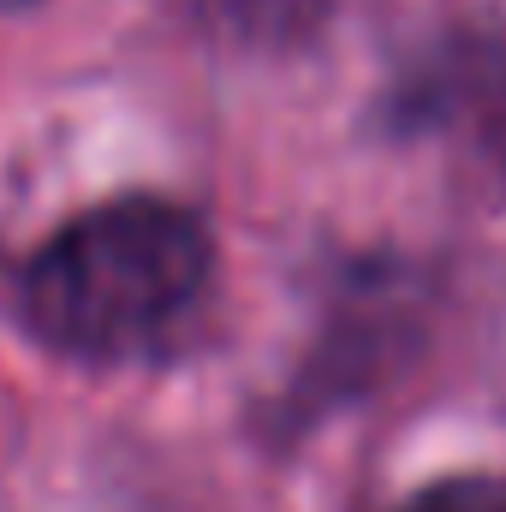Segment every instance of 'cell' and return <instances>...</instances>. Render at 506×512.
<instances>
[{
  "label": "cell",
  "mask_w": 506,
  "mask_h": 512,
  "mask_svg": "<svg viewBox=\"0 0 506 512\" xmlns=\"http://www.w3.org/2000/svg\"><path fill=\"white\" fill-rule=\"evenodd\" d=\"M209 233L167 197H120L66 221L24 268L30 328L78 358H120L173 328L203 280Z\"/></svg>",
  "instance_id": "1"
},
{
  "label": "cell",
  "mask_w": 506,
  "mask_h": 512,
  "mask_svg": "<svg viewBox=\"0 0 506 512\" xmlns=\"http://www.w3.org/2000/svg\"><path fill=\"white\" fill-rule=\"evenodd\" d=\"M399 512H506V477H441Z\"/></svg>",
  "instance_id": "2"
}]
</instances>
